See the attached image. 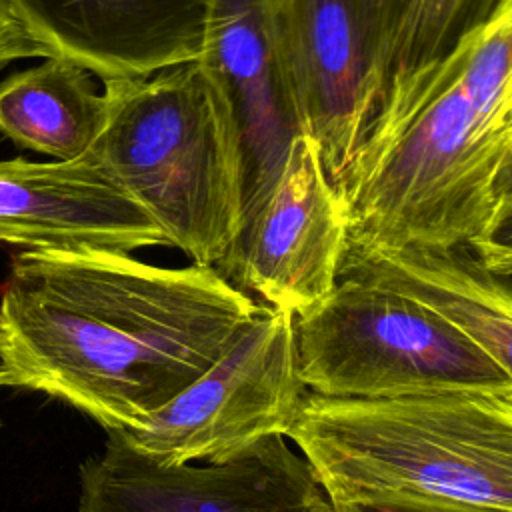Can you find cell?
<instances>
[{
	"mask_svg": "<svg viewBox=\"0 0 512 512\" xmlns=\"http://www.w3.org/2000/svg\"><path fill=\"white\" fill-rule=\"evenodd\" d=\"M262 306L212 266L122 250H20L0 294V386L44 392L104 430L142 428Z\"/></svg>",
	"mask_w": 512,
	"mask_h": 512,
	"instance_id": "6da1fadb",
	"label": "cell"
},
{
	"mask_svg": "<svg viewBox=\"0 0 512 512\" xmlns=\"http://www.w3.org/2000/svg\"><path fill=\"white\" fill-rule=\"evenodd\" d=\"M334 186L346 250L464 246L512 274V114L472 104L456 48L386 82Z\"/></svg>",
	"mask_w": 512,
	"mask_h": 512,
	"instance_id": "7a4b0ae2",
	"label": "cell"
},
{
	"mask_svg": "<svg viewBox=\"0 0 512 512\" xmlns=\"http://www.w3.org/2000/svg\"><path fill=\"white\" fill-rule=\"evenodd\" d=\"M286 436L328 502L418 496L512 510V392H306Z\"/></svg>",
	"mask_w": 512,
	"mask_h": 512,
	"instance_id": "3957f363",
	"label": "cell"
},
{
	"mask_svg": "<svg viewBox=\"0 0 512 512\" xmlns=\"http://www.w3.org/2000/svg\"><path fill=\"white\" fill-rule=\"evenodd\" d=\"M88 154L190 264L218 268L246 224V156L232 106L204 60L102 82Z\"/></svg>",
	"mask_w": 512,
	"mask_h": 512,
	"instance_id": "277c9868",
	"label": "cell"
},
{
	"mask_svg": "<svg viewBox=\"0 0 512 512\" xmlns=\"http://www.w3.org/2000/svg\"><path fill=\"white\" fill-rule=\"evenodd\" d=\"M294 338L298 376L308 392L322 396L512 392V372L462 332L390 290L356 280H338L294 316Z\"/></svg>",
	"mask_w": 512,
	"mask_h": 512,
	"instance_id": "5b68a950",
	"label": "cell"
},
{
	"mask_svg": "<svg viewBox=\"0 0 512 512\" xmlns=\"http://www.w3.org/2000/svg\"><path fill=\"white\" fill-rule=\"evenodd\" d=\"M306 392L294 316L262 306L206 372L142 428L122 432L162 466L218 462L266 436L286 438Z\"/></svg>",
	"mask_w": 512,
	"mask_h": 512,
	"instance_id": "8992f818",
	"label": "cell"
},
{
	"mask_svg": "<svg viewBox=\"0 0 512 512\" xmlns=\"http://www.w3.org/2000/svg\"><path fill=\"white\" fill-rule=\"evenodd\" d=\"M402 0H274L278 46L306 132L336 184L384 84Z\"/></svg>",
	"mask_w": 512,
	"mask_h": 512,
	"instance_id": "52a82bcc",
	"label": "cell"
},
{
	"mask_svg": "<svg viewBox=\"0 0 512 512\" xmlns=\"http://www.w3.org/2000/svg\"><path fill=\"white\" fill-rule=\"evenodd\" d=\"M310 466L280 434L198 464L162 466L122 430L80 466L78 512H328Z\"/></svg>",
	"mask_w": 512,
	"mask_h": 512,
	"instance_id": "ba28073f",
	"label": "cell"
},
{
	"mask_svg": "<svg viewBox=\"0 0 512 512\" xmlns=\"http://www.w3.org/2000/svg\"><path fill=\"white\" fill-rule=\"evenodd\" d=\"M346 246L342 198L318 144L300 132L272 190L216 270L260 306L298 316L336 286Z\"/></svg>",
	"mask_w": 512,
	"mask_h": 512,
	"instance_id": "9c48e42d",
	"label": "cell"
},
{
	"mask_svg": "<svg viewBox=\"0 0 512 512\" xmlns=\"http://www.w3.org/2000/svg\"><path fill=\"white\" fill-rule=\"evenodd\" d=\"M0 242L22 250L168 246L88 152L74 160H0Z\"/></svg>",
	"mask_w": 512,
	"mask_h": 512,
	"instance_id": "30bf717a",
	"label": "cell"
},
{
	"mask_svg": "<svg viewBox=\"0 0 512 512\" xmlns=\"http://www.w3.org/2000/svg\"><path fill=\"white\" fill-rule=\"evenodd\" d=\"M50 56L116 80L194 60L208 0H6Z\"/></svg>",
	"mask_w": 512,
	"mask_h": 512,
	"instance_id": "8fae6325",
	"label": "cell"
},
{
	"mask_svg": "<svg viewBox=\"0 0 512 512\" xmlns=\"http://www.w3.org/2000/svg\"><path fill=\"white\" fill-rule=\"evenodd\" d=\"M198 58L214 72L240 128L248 220L302 132L278 46L274 0H208Z\"/></svg>",
	"mask_w": 512,
	"mask_h": 512,
	"instance_id": "7c38bea8",
	"label": "cell"
},
{
	"mask_svg": "<svg viewBox=\"0 0 512 512\" xmlns=\"http://www.w3.org/2000/svg\"><path fill=\"white\" fill-rule=\"evenodd\" d=\"M390 290L462 332L512 372L510 276L464 246L346 250L338 280Z\"/></svg>",
	"mask_w": 512,
	"mask_h": 512,
	"instance_id": "4fadbf2b",
	"label": "cell"
},
{
	"mask_svg": "<svg viewBox=\"0 0 512 512\" xmlns=\"http://www.w3.org/2000/svg\"><path fill=\"white\" fill-rule=\"evenodd\" d=\"M104 96L94 76L50 56L0 82V136L52 160L84 156L100 134Z\"/></svg>",
	"mask_w": 512,
	"mask_h": 512,
	"instance_id": "5bb4252c",
	"label": "cell"
},
{
	"mask_svg": "<svg viewBox=\"0 0 512 512\" xmlns=\"http://www.w3.org/2000/svg\"><path fill=\"white\" fill-rule=\"evenodd\" d=\"M504 0H402L386 56V82L442 60ZM386 86V84H384Z\"/></svg>",
	"mask_w": 512,
	"mask_h": 512,
	"instance_id": "9a60e30c",
	"label": "cell"
},
{
	"mask_svg": "<svg viewBox=\"0 0 512 512\" xmlns=\"http://www.w3.org/2000/svg\"><path fill=\"white\" fill-rule=\"evenodd\" d=\"M328 512H512L502 508H490L470 502L444 500V498H418V496H392L372 500L330 502Z\"/></svg>",
	"mask_w": 512,
	"mask_h": 512,
	"instance_id": "2e32d148",
	"label": "cell"
},
{
	"mask_svg": "<svg viewBox=\"0 0 512 512\" xmlns=\"http://www.w3.org/2000/svg\"><path fill=\"white\" fill-rule=\"evenodd\" d=\"M26 58H50V52L32 38L6 0H0V70Z\"/></svg>",
	"mask_w": 512,
	"mask_h": 512,
	"instance_id": "e0dca14e",
	"label": "cell"
}]
</instances>
